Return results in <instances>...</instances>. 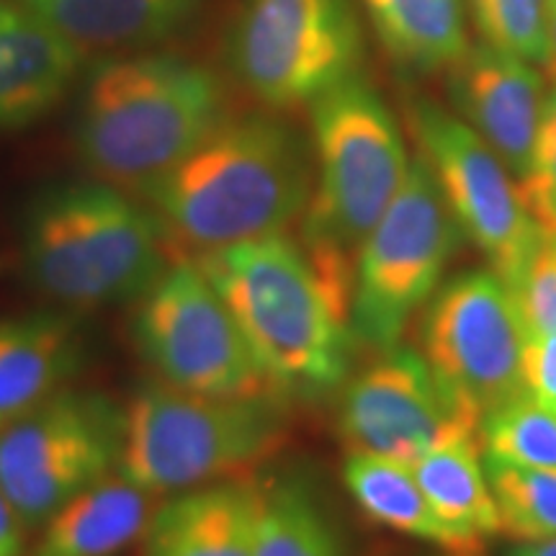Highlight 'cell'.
Returning <instances> with one entry per match:
<instances>
[{"mask_svg": "<svg viewBox=\"0 0 556 556\" xmlns=\"http://www.w3.org/2000/svg\"><path fill=\"white\" fill-rule=\"evenodd\" d=\"M482 415L448 384L420 351H381L348 381L338 405V433L348 454L415 464L430 451L479 441Z\"/></svg>", "mask_w": 556, "mask_h": 556, "instance_id": "7c38bea8", "label": "cell"}, {"mask_svg": "<svg viewBox=\"0 0 556 556\" xmlns=\"http://www.w3.org/2000/svg\"><path fill=\"white\" fill-rule=\"evenodd\" d=\"M238 319L283 402L336 392L351 368V299L330 287L302 242L270 235L193 255Z\"/></svg>", "mask_w": 556, "mask_h": 556, "instance_id": "7a4b0ae2", "label": "cell"}, {"mask_svg": "<svg viewBox=\"0 0 556 556\" xmlns=\"http://www.w3.org/2000/svg\"><path fill=\"white\" fill-rule=\"evenodd\" d=\"M448 99L454 114L484 139L518 178L528 176L544 114V78L531 62L475 41L446 67Z\"/></svg>", "mask_w": 556, "mask_h": 556, "instance_id": "5bb4252c", "label": "cell"}, {"mask_svg": "<svg viewBox=\"0 0 556 556\" xmlns=\"http://www.w3.org/2000/svg\"><path fill=\"white\" fill-rule=\"evenodd\" d=\"M83 50L18 0H0V131L45 119L73 88Z\"/></svg>", "mask_w": 556, "mask_h": 556, "instance_id": "9a60e30c", "label": "cell"}, {"mask_svg": "<svg viewBox=\"0 0 556 556\" xmlns=\"http://www.w3.org/2000/svg\"><path fill=\"white\" fill-rule=\"evenodd\" d=\"M170 242L155 208L99 178L45 186L21 222L34 289L75 312L135 304L168 268Z\"/></svg>", "mask_w": 556, "mask_h": 556, "instance_id": "277c9868", "label": "cell"}, {"mask_svg": "<svg viewBox=\"0 0 556 556\" xmlns=\"http://www.w3.org/2000/svg\"><path fill=\"white\" fill-rule=\"evenodd\" d=\"M343 482L356 505L377 523L405 533V536L430 541L448 554H477L435 516L426 492L417 484L409 464L371 454H348L343 464Z\"/></svg>", "mask_w": 556, "mask_h": 556, "instance_id": "ffe728a7", "label": "cell"}, {"mask_svg": "<svg viewBox=\"0 0 556 556\" xmlns=\"http://www.w3.org/2000/svg\"><path fill=\"white\" fill-rule=\"evenodd\" d=\"M155 500L122 471L90 486L29 536L21 556H114L142 536Z\"/></svg>", "mask_w": 556, "mask_h": 556, "instance_id": "ac0fdd59", "label": "cell"}, {"mask_svg": "<svg viewBox=\"0 0 556 556\" xmlns=\"http://www.w3.org/2000/svg\"><path fill=\"white\" fill-rule=\"evenodd\" d=\"M287 441V402L276 394L208 397L148 381L124 405L119 471L152 497H170L248 477Z\"/></svg>", "mask_w": 556, "mask_h": 556, "instance_id": "8992f818", "label": "cell"}, {"mask_svg": "<svg viewBox=\"0 0 556 556\" xmlns=\"http://www.w3.org/2000/svg\"><path fill=\"white\" fill-rule=\"evenodd\" d=\"M518 186L541 232H556V86L546 93L531 170Z\"/></svg>", "mask_w": 556, "mask_h": 556, "instance_id": "83f0119b", "label": "cell"}, {"mask_svg": "<svg viewBox=\"0 0 556 556\" xmlns=\"http://www.w3.org/2000/svg\"><path fill=\"white\" fill-rule=\"evenodd\" d=\"M227 116V93L214 70L180 54H131L90 70L73 142L93 178L142 193Z\"/></svg>", "mask_w": 556, "mask_h": 556, "instance_id": "3957f363", "label": "cell"}, {"mask_svg": "<svg viewBox=\"0 0 556 556\" xmlns=\"http://www.w3.org/2000/svg\"><path fill=\"white\" fill-rule=\"evenodd\" d=\"M526 338L556 336V248L544 235L533 258L507 287Z\"/></svg>", "mask_w": 556, "mask_h": 556, "instance_id": "4316f807", "label": "cell"}, {"mask_svg": "<svg viewBox=\"0 0 556 556\" xmlns=\"http://www.w3.org/2000/svg\"><path fill=\"white\" fill-rule=\"evenodd\" d=\"M315 186V152L281 116H227L139 197L193 255L283 235Z\"/></svg>", "mask_w": 556, "mask_h": 556, "instance_id": "6da1fadb", "label": "cell"}, {"mask_svg": "<svg viewBox=\"0 0 556 556\" xmlns=\"http://www.w3.org/2000/svg\"><path fill=\"white\" fill-rule=\"evenodd\" d=\"M131 343L157 381L180 392L208 397L270 392L238 319L193 255L173 258L137 299Z\"/></svg>", "mask_w": 556, "mask_h": 556, "instance_id": "9c48e42d", "label": "cell"}, {"mask_svg": "<svg viewBox=\"0 0 556 556\" xmlns=\"http://www.w3.org/2000/svg\"><path fill=\"white\" fill-rule=\"evenodd\" d=\"M435 516L471 548L500 533V516L490 479L479 458V441L430 451L409 464Z\"/></svg>", "mask_w": 556, "mask_h": 556, "instance_id": "44dd1931", "label": "cell"}, {"mask_svg": "<svg viewBox=\"0 0 556 556\" xmlns=\"http://www.w3.org/2000/svg\"><path fill=\"white\" fill-rule=\"evenodd\" d=\"M315 186L299 242L338 291L353 299L358 250L407 176L405 139L379 90L353 73L309 103Z\"/></svg>", "mask_w": 556, "mask_h": 556, "instance_id": "5b68a950", "label": "cell"}, {"mask_svg": "<svg viewBox=\"0 0 556 556\" xmlns=\"http://www.w3.org/2000/svg\"><path fill=\"white\" fill-rule=\"evenodd\" d=\"M78 50H129L176 37L204 0H18Z\"/></svg>", "mask_w": 556, "mask_h": 556, "instance_id": "d6986e66", "label": "cell"}, {"mask_svg": "<svg viewBox=\"0 0 556 556\" xmlns=\"http://www.w3.org/2000/svg\"><path fill=\"white\" fill-rule=\"evenodd\" d=\"M86 358V336L65 315L0 323V426L70 387Z\"/></svg>", "mask_w": 556, "mask_h": 556, "instance_id": "e0dca14e", "label": "cell"}, {"mask_svg": "<svg viewBox=\"0 0 556 556\" xmlns=\"http://www.w3.org/2000/svg\"><path fill=\"white\" fill-rule=\"evenodd\" d=\"M546 18H548V62L546 75L556 86V0H546Z\"/></svg>", "mask_w": 556, "mask_h": 556, "instance_id": "1f68e13d", "label": "cell"}, {"mask_svg": "<svg viewBox=\"0 0 556 556\" xmlns=\"http://www.w3.org/2000/svg\"><path fill=\"white\" fill-rule=\"evenodd\" d=\"M482 41L531 65L548 62L546 0H469Z\"/></svg>", "mask_w": 556, "mask_h": 556, "instance_id": "484cf974", "label": "cell"}, {"mask_svg": "<svg viewBox=\"0 0 556 556\" xmlns=\"http://www.w3.org/2000/svg\"><path fill=\"white\" fill-rule=\"evenodd\" d=\"M361 60L356 0H242L227 34L229 70L270 109L312 103Z\"/></svg>", "mask_w": 556, "mask_h": 556, "instance_id": "30bf717a", "label": "cell"}, {"mask_svg": "<svg viewBox=\"0 0 556 556\" xmlns=\"http://www.w3.org/2000/svg\"><path fill=\"white\" fill-rule=\"evenodd\" d=\"M479 443L486 462L556 471V413L520 392L482 417Z\"/></svg>", "mask_w": 556, "mask_h": 556, "instance_id": "cb8c5ba5", "label": "cell"}, {"mask_svg": "<svg viewBox=\"0 0 556 556\" xmlns=\"http://www.w3.org/2000/svg\"><path fill=\"white\" fill-rule=\"evenodd\" d=\"M253 556H348L343 531L304 477L258 482Z\"/></svg>", "mask_w": 556, "mask_h": 556, "instance_id": "603a6c76", "label": "cell"}, {"mask_svg": "<svg viewBox=\"0 0 556 556\" xmlns=\"http://www.w3.org/2000/svg\"><path fill=\"white\" fill-rule=\"evenodd\" d=\"M546 238H548V242H552V245L556 248V232H552V235H546Z\"/></svg>", "mask_w": 556, "mask_h": 556, "instance_id": "d6a6232c", "label": "cell"}, {"mask_svg": "<svg viewBox=\"0 0 556 556\" xmlns=\"http://www.w3.org/2000/svg\"><path fill=\"white\" fill-rule=\"evenodd\" d=\"M405 114L417 152L428 160L464 238L475 242L490 268L510 287L544 242L516 176L482 137L441 103L417 96L407 99Z\"/></svg>", "mask_w": 556, "mask_h": 556, "instance_id": "8fae6325", "label": "cell"}, {"mask_svg": "<svg viewBox=\"0 0 556 556\" xmlns=\"http://www.w3.org/2000/svg\"><path fill=\"white\" fill-rule=\"evenodd\" d=\"M462 238V227L428 160L417 152L397 197L358 250L351 304L353 338L377 353L400 345L409 319L441 287Z\"/></svg>", "mask_w": 556, "mask_h": 556, "instance_id": "52a82bcc", "label": "cell"}, {"mask_svg": "<svg viewBox=\"0 0 556 556\" xmlns=\"http://www.w3.org/2000/svg\"><path fill=\"white\" fill-rule=\"evenodd\" d=\"M523 392L556 413V336L526 338L520 353Z\"/></svg>", "mask_w": 556, "mask_h": 556, "instance_id": "f1b7e54d", "label": "cell"}, {"mask_svg": "<svg viewBox=\"0 0 556 556\" xmlns=\"http://www.w3.org/2000/svg\"><path fill=\"white\" fill-rule=\"evenodd\" d=\"M451 556H475V554H451Z\"/></svg>", "mask_w": 556, "mask_h": 556, "instance_id": "836d02e7", "label": "cell"}, {"mask_svg": "<svg viewBox=\"0 0 556 556\" xmlns=\"http://www.w3.org/2000/svg\"><path fill=\"white\" fill-rule=\"evenodd\" d=\"M484 471L497 505L503 536L513 541L556 536V471L510 467L486 458Z\"/></svg>", "mask_w": 556, "mask_h": 556, "instance_id": "d4e9b609", "label": "cell"}, {"mask_svg": "<svg viewBox=\"0 0 556 556\" xmlns=\"http://www.w3.org/2000/svg\"><path fill=\"white\" fill-rule=\"evenodd\" d=\"M26 544H29V531L0 486V556H21Z\"/></svg>", "mask_w": 556, "mask_h": 556, "instance_id": "f546056e", "label": "cell"}, {"mask_svg": "<svg viewBox=\"0 0 556 556\" xmlns=\"http://www.w3.org/2000/svg\"><path fill=\"white\" fill-rule=\"evenodd\" d=\"M503 556H556V536L541 541H516Z\"/></svg>", "mask_w": 556, "mask_h": 556, "instance_id": "4dcf8cb0", "label": "cell"}, {"mask_svg": "<svg viewBox=\"0 0 556 556\" xmlns=\"http://www.w3.org/2000/svg\"><path fill=\"white\" fill-rule=\"evenodd\" d=\"M258 479L238 477L163 497L139 556H253Z\"/></svg>", "mask_w": 556, "mask_h": 556, "instance_id": "2e32d148", "label": "cell"}, {"mask_svg": "<svg viewBox=\"0 0 556 556\" xmlns=\"http://www.w3.org/2000/svg\"><path fill=\"white\" fill-rule=\"evenodd\" d=\"M384 50L417 73L448 67L469 50L464 0H366Z\"/></svg>", "mask_w": 556, "mask_h": 556, "instance_id": "7402d4cb", "label": "cell"}, {"mask_svg": "<svg viewBox=\"0 0 556 556\" xmlns=\"http://www.w3.org/2000/svg\"><path fill=\"white\" fill-rule=\"evenodd\" d=\"M420 343L438 374L486 415L523 392L520 353L526 330L495 270H464L426 304Z\"/></svg>", "mask_w": 556, "mask_h": 556, "instance_id": "4fadbf2b", "label": "cell"}, {"mask_svg": "<svg viewBox=\"0 0 556 556\" xmlns=\"http://www.w3.org/2000/svg\"><path fill=\"white\" fill-rule=\"evenodd\" d=\"M122 454V402L70 384L0 426V486L31 536L70 500L114 477Z\"/></svg>", "mask_w": 556, "mask_h": 556, "instance_id": "ba28073f", "label": "cell"}]
</instances>
